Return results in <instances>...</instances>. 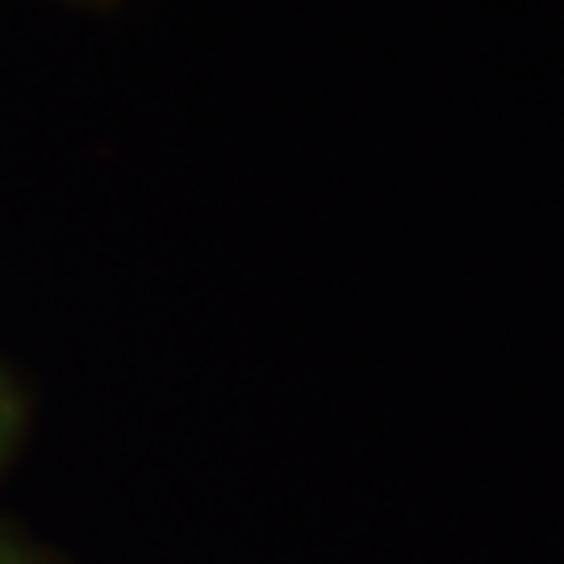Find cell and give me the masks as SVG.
I'll return each mask as SVG.
<instances>
[{"label":"cell","mask_w":564,"mask_h":564,"mask_svg":"<svg viewBox=\"0 0 564 564\" xmlns=\"http://www.w3.org/2000/svg\"><path fill=\"white\" fill-rule=\"evenodd\" d=\"M25 419H30V398L25 384L0 364V468L13 460L21 435H25Z\"/></svg>","instance_id":"cell-1"},{"label":"cell","mask_w":564,"mask_h":564,"mask_svg":"<svg viewBox=\"0 0 564 564\" xmlns=\"http://www.w3.org/2000/svg\"><path fill=\"white\" fill-rule=\"evenodd\" d=\"M0 564H59L55 556H46L42 547L25 544L13 531H0Z\"/></svg>","instance_id":"cell-2"},{"label":"cell","mask_w":564,"mask_h":564,"mask_svg":"<svg viewBox=\"0 0 564 564\" xmlns=\"http://www.w3.org/2000/svg\"><path fill=\"white\" fill-rule=\"evenodd\" d=\"M80 4H109V0H80Z\"/></svg>","instance_id":"cell-3"}]
</instances>
